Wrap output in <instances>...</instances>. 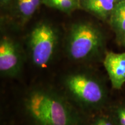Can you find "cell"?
Returning <instances> with one entry per match:
<instances>
[{
    "label": "cell",
    "mask_w": 125,
    "mask_h": 125,
    "mask_svg": "<svg viewBox=\"0 0 125 125\" xmlns=\"http://www.w3.org/2000/svg\"><path fill=\"white\" fill-rule=\"evenodd\" d=\"M9 1H10V0H0L1 5H4L7 4L9 2Z\"/></svg>",
    "instance_id": "obj_13"
},
{
    "label": "cell",
    "mask_w": 125,
    "mask_h": 125,
    "mask_svg": "<svg viewBox=\"0 0 125 125\" xmlns=\"http://www.w3.org/2000/svg\"><path fill=\"white\" fill-rule=\"evenodd\" d=\"M103 43V34L97 27L91 23L81 21L70 28L65 49L71 60L86 62L96 57Z\"/></svg>",
    "instance_id": "obj_3"
},
{
    "label": "cell",
    "mask_w": 125,
    "mask_h": 125,
    "mask_svg": "<svg viewBox=\"0 0 125 125\" xmlns=\"http://www.w3.org/2000/svg\"><path fill=\"white\" fill-rule=\"evenodd\" d=\"M23 108L36 125H76L78 112L65 94L49 86L31 88L23 98Z\"/></svg>",
    "instance_id": "obj_1"
},
{
    "label": "cell",
    "mask_w": 125,
    "mask_h": 125,
    "mask_svg": "<svg viewBox=\"0 0 125 125\" xmlns=\"http://www.w3.org/2000/svg\"><path fill=\"white\" fill-rule=\"evenodd\" d=\"M59 33L51 23L42 21L34 26L28 38V49L32 63L45 68L55 55L59 42Z\"/></svg>",
    "instance_id": "obj_4"
},
{
    "label": "cell",
    "mask_w": 125,
    "mask_h": 125,
    "mask_svg": "<svg viewBox=\"0 0 125 125\" xmlns=\"http://www.w3.org/2000/svg\"><path fill=\"white\" fill-rule=\"evenodd\" d=\"M122 41H123V43H124V45H125V36L123 37V38L122 39Z\"/></svg>",
    "instance_id": "obj_14"
},
{
    "label": "cell",
    "mask_w": 125,
    "mask_h": 125,
    "mask_svg": "<svg viewBox=\"0 0 125 125\" xmlns=\"http://www.w3.org/2000/svg\"><path fill=\"white\" fill-rule=\"evenodd\" d=\"M115 116L119 125H125V105L119 106L115 111Z\"/></svg>",
    "instance_id": "obj_11"
},
{
    "label": "cell",
    "mask_w": 125,
    "mask_h": 125,
    "mask_svg": "<svg viewBox=\"0 0 125 125\" xmlns=\"http://www.w3.org/2000/svg\"><path fill=\"white\" fill-rule=\"evenodd\" d=\"M65 94L84 109H99L105 104L107 92L102 82L89 71L69 73L62 80Z\"/></svg>",
    "instance_id": "obj_2"
},
{
    "label": "cell",
    "mask_w": 125,
    "mask_h": 125,
    "mask_svg": "<svg viewBox=\"0 0 125 125\" xmlns=\"http://www.w3.org/2000/svg\"><path fill=\"white\" fill-rule=\"evenodd\" d=\"M24 56L19 45L10 37L4 36L0 41V72L3 76L16 77L21 73Z\"/></svg>",
    "instance_id": "obj_5"
},
{
    "label": "cell",
    "mask_w": 125,
    "mask_h": 125,
    "mask_svg": "<svg viewBox=\"0 0 125 125\" xmlns=\"http://www.w3.org/2000/svg\"><path fill=\"white\" fill-rule=\"evenodd\" d=\"M91 125H114L108 118L105 116H98L93 122Z\"/></svg>",
    "instance_id": "obj_12"
},
{
    "label": "cell",
    "mask_w": 125,
    "mask_h": 125,
    "mask_svg": "<svg viewBox=\"0 0 125 125\" xmlns=\"http://www.w3.org/2000/svg\"><path fill=\"white\" fill-rule=\"evenodd\" d=\"M103 63L112 88L121 89L125 83V53L108 52Z\"/></svg>",
    "instance_id": "obj_6"
},
{
    "label": "cell",
    "mask_w": 125,
    "mask_h": 125,
    "mask_svg": "<svg viewBox=\"0 0 125 125\" xmlns=\"http://www.w3.org/2000/svg\"><path fill=\"white\" fill-rule=\"evenodd\" d=\"M42 4L67 13L81 8L79 0H42Z\"/></svg>",
    "instance_id": "obj_9"
},
{
    "label": "cell",
    "mask_w": 125,
    "mask_h": 125,
    "mask_svg": "<svg viewBox=\"0 0 125 125\" xmlns=\"http://www.w3.org/2000/svg\"><path fill=\"white\" fill-rule=\"evenodd\" d=\"M116 2H119V1H122V0H116Z\"/></svg>",
    "instance_id": "obj_15"
},
{
    "label": "cell",
    "mask_w": 125,
    "mask_h": 125,
    "mask_svg": "<svg viewBox=\"0 0 125 125\" xmlns=\"http://www.w3.org/2000/svg\"><path fill=\"white\" fill-rule=\"evenodd\" d=\"M116 0H79L81 8L101 19L110 18Z\"/></svg>",
    "instance_id": "obj_7"
},
{
    "label": "cell",
    "mask_w": 125,
    "mask_h": 125,
    "mask_svg": "<svg viewBox=\"0 0 125 125\" xmlns=\"http://www.w3.org/2000/svg\"><path fill=\"white\" fill-rule=\"evenodd\" d=\"M17 2L19 13L23 22L30 19L38 9L30 0H18Z\"/></svg>",
    "instance_id": "obj_10"
},
{
    "label": "cell",
    "mask_w": 125,
    "mask_h": 125,
    "mask_svg": "<svg viewBox=\"0 0 125 125\" xmlns=\"http://www.w3.org/2000/svg\"><path fill=\"white\" fill-rule=\"evenodd\" d=\"M109 20L112 29L122 40L125 36V0L116 3Z\"/></svg>",
    "instance_id": "obj_8"
}]
</instances>
